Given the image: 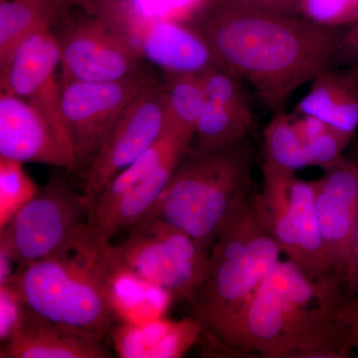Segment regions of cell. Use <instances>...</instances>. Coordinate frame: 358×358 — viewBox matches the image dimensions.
Listing matches in <instances>:
<instances>
[{"label": "cell", "instance_id": "ac0fdd59", "mask_svg": "<svg viewBox=\"0 0 358 358\" xmlns=\"http://www.w3.org/2000/svg\"><path fill=\"white\" fill-rule=\"evenodd\" d=\"M262 190L252 197L254 209L282 253L296 263L298 246L289 203V185L296 173L266 164H262Z\"/></svg>", "mask_w": 358, "mask_h": 358}, {"label": "cell", "instance_id": "d6986e66", "mask_svg": "<svg viewBox=\"0 0 358 358\" xmlns=\"http://www.w3.org/2000/svg\"><path fill=\"white\" fill-rule=\"evenodd\" d=\"M315 183L294 174L289 185V203L296 246V265L307 274L320 277L334 274L324 252L315 204Z\"/></svg>", "mask_w": 358, "mask_h": 358}, {"label": "cell", "instance_id": "8fae6325", "mask_svg": "<svg viewBox=\"0 0 358 358\" xmlns=\"http://www.w3.org/2000/svg\"><path fill=\"white\" fill-rule=\"evenodd\" d=\"M59 66L57 38L50 29L43 30L26 40L0 72V89L22 99L46 120L77 167L63 117L62 87L56 74Z\"/></svg>", "mask_w": 358, "mask_h": 358}, {"label": "cell", "instance_id": "30bf717a", "mask_svg": "<svg viewBox=\"0 0 358 358\" xmlns=\"http://www.w3.org/2000/svg\"><path fill=\"white\" fill-rule=\"evenodd\" d=\"M53 33L60 50L61 84L115 81L143 68L145 57L136 40L102 21H78Z\"/></svg>", "mask_w": 358, "mask_h": 358}, {"label": "cell", "instance_id": "d4e9b609", "mask_svg": "<svg viewBox=\"0 0 358 358\" xmlns=\"http://www.w3.org/2000/svg\"><path fill=\"white\" fill-rule=\"evenodd\" d=\"M298 15L331 28L358 22V0H298Z\"/></svg>", "mask_w": 358, "mask_h": 358}, {"label": "cell", "instance_id": "cb8c5ba5", "mask_svg": "<svg viewBox=\"0 0 358 358\" xmlns=\"http://www.w3.org/2000/svg\"><path fill=\"white\" fill-rule=\"evenodd\" d=\"M17 160L0 157V228L31 201L40 187Z\"/></svg>", "mask_w": 358, "mask_h": 358}, {"label": "cell", "instance_id": "277c9868", "mask_svg": "<svg viewBox=\"0 0 358 358\" xmlns=\"http://www.w3.org/2000/svg\"><path fill=\"white\" fill-rule=\"evenodd\" d=\"M7 282L27 310L71 333L105 341L117 322L98 256L74 253L28 264Z\"/></svg>", "mask_w": 358, "mask_h": 358}, {"label": "cell", "instance_id": "7c38bea8", "mask_svg": "<svg viewBox=\"0 0 358 358\" xmlns=\"http://www.w3.org/2000/svg\"><path fill=\"white\" fill-rule=\"evenodd\" d=\"M315 183V204L327 261L343 281L350 264L358 207V162L343 159Z\"/></svg>", "mask_w": 358, "mask_h": 358}, {"label": "cell", "instance_id": "52a82bcc", "mask_svg": "<svg viewBox=\"0 0 358 358\" xmlns=\"http://www.w3.org/2000/svg\"><path fill=\"white\" fill-rule=\"evenodd\" d=\"M92 203L63 178L40 187L36 196L0 228V253L17 268L71 255L88 223Z\"/></svg>", "mask_w": 358, "mask_h": 358}, {"label": "cell", "instance_id": "9c48e42d", "mask_svg": "<svg viewBox=\"0 0 358 358\" xmlns=\"http://www.w3.org/2000/svg\"><path fill=\"white\" fill-rule=\"evenodd\" d=\"M166 124V91L155 77L134 96L82 176L92 208L108 183L159 140Z\"/></svg>", "mask_w": 358, "mask_h": 358}, {"label": "cell", "instance_id": "ba28073f", "mask_svg": "<svg viewBox=\"0 0 358 358\" xmlns=\"http://www.w3.org/2000/svg\"><path fill=\"white\" fill-rule=\"evenodd\" d=\"M155 76L147 70L110 82H68L62 87V112L77 162L83 174L134 96Z\"/></svg>", "mask_w": 358, "mask_h": 358}, {"label": "cell", "instance_id": "2e32d148", "mask_svg": "<svg viewBox=\"0 0 358 358\" xmlns=\"http://www.w3.org/2000/svg\"><path fill=\"white\" fill-rule=\"evenodd\" d=\"M0 357L107 358L112 355L103 341L71 333L25 308L17 331L2 343Z\"/></svg>", "mask_w": 358, "mask_h": 358}, {"label": "cell", "instance_id": "f546056e", "mask_svg": "<svg viewBox=\"0 0 358 358\" xmlns=\"http://www.w3.org/2000/svg\"><path fill=\"white\" fill-rule=\"evenodd\" d=\"M345 348L348 353L358 350V296L348 299L343 315Z\"/></svg>", "mask_w": 358, "mask_h": 358}, {"label": "cell", "instance_id": "4316f807", "mask_svg": "<svg viewBox=\"0 0 358 358\" xmlns=\"http://www.w3.org/2000/svg\"><path fill=\"white\" fill-rule=\"evenodd\" d=\"M25 306L10 282L0 286V341H9L22 322Z\"/></svg>", "mask_w": 358, "mask_h": 358}, {"label": "cell", "instance_id": "f1b7e54d", "mask_svg": "<svg viewBox=\"0 0 358 358\" xmlns=\"http://www.w3.org/2000/svg\"><path fill=\"white\" fill-rule=\"evenodd\" d=\"M223 1L234 6L266 11V13L299 16L298 0H223Z\"/></svg>", "mask_w": 358, "mask_h": 358}, {"label": "cell", "instance_id": "44dd1931", "mask_svg": "<svg viewBox=\"0 0 358 358\" xmlns=\"http://www.w3.org/2000/svg\"><path fill=\"white\" fill-rule=\"evenodd\" d=\"M53 11L38 0L2 1L0 6V72L10 62L26 40L43 30L50 29Z\"/></svg>", "mask_w": 358, "mask_h": 358}, {"label": "cell", "instance_id": "5bb4252c", "mask_svg": "<svg viewBox=\"0 0 358 358\" xmlns=\"http://www.w3.org/2000/svg\"><path fill=\"white\" fill-rule=\"evenodd\" d=\"M0 157L77 171L50 124L18 96L0 94Z\"/></svg>", "mask_w": 358, "mask_h": 358}, {"label": "cell", "instance_id": "d6a6232c", "mask_svg": "<svg viewBox=\"0 0 358 358\" xmlns=\"http://www.w3.org/2000/svg\"><path fill=\"white\" fill-rule=\"evenodd\" d=\"M150 1H155V0H150ZM157 6H162V1L166 2V1H167V0H157Z\"/></svg>", "mask_w": 358, "mask_h": 358}, {"label": "cell", "instance_id": "8992f818", "mask_svg": "<svg viewBox=\"0 0 358 358\" xmlns=\"http://www.w3.org/2000/svg\"><path fill=\"white\" fill-rule=\"evenodd\" d=\"M109 268L122 271L192 303L206 278L209 252L187 233L159 219L141 221L126 239L96 254Z\"/></svg>", "mask_w": 358, "mask_h": 358}, {"label": "cell", "instance_id": "9a60e30c", "mask_svg": "<svg viewBox=\"0 0 358 358\" xmlns=\"http://www.w3.org/2000/svg\"><path fill=\"white\" fill-rule=\"evenodd\" d=\"M143 57L164 74L203 75L220 65L199 29L173 21H157L134 37Z\"/></svg>", "mask_w": 358, "mask_h": 358}, {"label": "cell", "instance_id": "e0dca14e", "mask_svg": "<svg viewBox=\"0 0 358 358\" xmlns=\"http://www.w3.org/2000/svg\"><path fill=\"white\" fill-rule=\"evenodd\" d=\"M296 114L312 115L341 131L358 128V65L329 66L312 81L296 106Z\"/></svg>", "mask_w": 358, "mask_h": 358}, {"label": "cell", "instance_id": "83f0119b", "mask_svg": "<svg viewBox=\"0 0 358 358\" xmlns=\"http://www.w3.org/2000/svg\"><path fill=\"white\" fill-rule=\"evenodd\" d=\"M358 65V22L345 28L331 66Z\"/></svg>", "mask_w": 358, "mask_h": 358}, {"label": "cell", "instance_id": "4dcf8cb0", "mask_svg": "<svg viewBox=\"0 0 358 358\" xmlns=\"http://www.w3.org/2000/svg\"><path fill=\"white\" fill-rule=\"evenodd\" d=\"M343 282L348 299L358 296V232L353 238L352 256Z\"/></svg>", "mask_w": 358, "mask_h": 358}, {"label": "cell", "instance_id": "3957f363", "mask_svg": "<svg viewBox=\"0 0 358 358\" xmlns=\"http://www.w3.org/2000/svg\"><path fill=\"white\" fill-rule=\"evenodd\" d=\"M253 157L247 141L216 152L189 148L143 220L164 221L208 251L253 195Z\"/></svg>", "mask_w": 358, "mask_h": 358}, {"label": "cell", "instance_id": "603a6c76", "mask_svg": "<svg viewBox=\"0 0 358 358\" xmlns=\"http://www.w3.org/2000/svg\"><path fill=\"white\" fill-rule=\"evenodd\" d=\"M263 164L294 173L310 166L293 117L284 110L273 114L264 131Z\"/></svg>", "mask_w": 358, "mask_h": 358}, {"label": "cell", "instance_id": "4fadbf2b", "mask_svg": "<svg viewBox=\"0 0 358 358\" xmlns=\"http://www.w3.org/2000/svg\"><path fill=\"white\" fill-rule=\"evenodd\" d=\"M203 82L206 101L190 150L216 152L247 141L254 115L242 80L219 65L203 74Z\"/></svg>", "mask_w": 358, "mask_h": 358}, {"label": "cell", "instance_id": "1f68e13d", "mask_svg": "<svg viewBox=\"0 0 358 358\" xmlns=\"http://www.w3.org/2000/svg\"><path fill=\"white\" fill-rule=\"evenodd\" d=\"M13 261L4 253H0V286L6 284L11 279L14 272Z\"/></svg>", "mask_w": 358, "mask_h": 358}, {"label": "cell", "instance_id": "ffe728a7", "mask_svg": "<svg viewBox=\"0 0 358 358\" xmlns=\"http://www.w3.org/2000/svg\"><path fill=\"white\" fill-rule=\"evenodd\" d=\"M110 338L122 358H173L178 345L176 320L164 317L141 324L117 322Z\"/></svg>", "mask_w": 358, "mask_h": 358}, {"label": "cell", "instance_id": "6da1fadb", "mask_svg": "<svg viewBox=\"0 0 358 358\" xmlns=\"http://www.w3.org/2000/svg\"><path fill=\"white\" fill-rule=\"evenodd\" d=\"M197 29L220 65L248 82L274 114L333 64L345 28L222 1Z\"/></svg>", "mask_w": 358, "mask_h": 358}, {"label": "cell", "instance_id": "7402d4cb", "mask_svg": "<svg viewBox=\"0 0 358 358\" xmlns=\"http://www.w3.org/2000/svg\"><path fill=\"white\" fill-rule=\"evenodd\" d=\"M166 129L192 145L206 95L203 75L164 74Z\"/></svg>", "mask_w": 358, "mask_h": 358}, {"label": "cell", "instance_id": "484cf974", "mask_svg": "<svg viewBox=\"0 0 358 358\" xmlns=\"http://www.w3.org/2000/svg\"><path fill=\"white\" fill-rule=\"evenodd\" d=\"M353 136L355 134L341 131L327 124L322 131L303 143L308 166L320 167L324 171L336 166L345 159L343 152Z\"/></svg>", "mask_w": 358, "mask_h": 358}, {"label": "cell", "instance_id": "5b68a950", "mask_svg": "<svg viewBox=\"0 0 358 358\" xmlns=\"http://www.w3.org/2000/svg\"><path fill=\"white\" fill-rule=\"evenodd\" d=\"M252 197L214 242L206 278L190 303L193 317L208 331L236 313L281 262L282 250L257 216Z\"/></svg>", "mask_w": 358, "mask_h": 358}, {"label": "cell", "instance_id": "7a4b0ae2", "mask_svg": "<svg viewBox=\"0 0 358 358\" xmlns=\"http://www.w3.org/2000/svg\"><path fill=\"white\" fill-rule=\"evenodd\" d=\"M341 278L313 277L281 261L236 313L211 333L225 345L265 357H350Z\"/></svg>", "mask_w": 358, "mask_h": 358}]
</instances>
